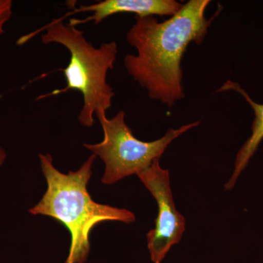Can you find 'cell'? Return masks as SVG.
I'll return each mask as SVG.
<instances>
[{
	"mask_svg": "<svg viewBox=\"0 0 263 263\" xmlns=\"http://www.w3.org/2000/svg\"><path fill=\"white\" fill-rule=\"evenodd\" d=\"M210 3L190 0L162 22L155 16H135L127 41L137 53L126 55L124 65L128 75L146 89L152 100L171 108L184 98L181 62L190 43L202 44L218 15L205 17Z\"/></svg>",
	"mask_w": 263,
	"mask_h": 263,
	"instance_id": "6da1fadb",
	"label": "cell"
},
{
	"mask_svg": "<svg viewBox=\"0 0 263 263\" xmlns=\"http://www.w3.org/2000/svg\"><path fill=\"white\" fill-rule=\"evenodd\" d=\"M48 188L41 201L29 209L34 215L49 216L70 232V251L65 263H84L90 251L89 235L99 223L114 221L133 223L136 216L130 211L98 203L91 199L87 184L92 174L97 156L88 160L75 172H60L49 154L39 155Z\"/></svg>",
	"mask_w": 263,
	"mask_h": 263,
	"instance_id": "7a4b0ae2",
	"label": "cell"
},
{
	"mask_svg": "<svg viewBox=\"0 0 263 263\" xmlns=\"http://www.w3.org/2000/svg\"><path fill=\"white\" fill-rule=\"evenodd\" d=\"M41 33L43 44L62 45L68 50L70 56L67 67L59 70L65 76V87L41 95L37 100L63 94L70 90L79 91L84 99L79 122L84 127H92L94 116L102 112L106 113L112 106L115 92L107 82V75L117 60V43H104L100 47H95L86 41L83 31L54 19L44 27L19 38L17 45L22 46Z\"/></svg>",
	"mask_w": 263,
	"mask_h": 263,
	"instance_id": "3957f363",
	"label": "cell"
},
{
	"mask_svg": "<svg viewBox=\"0 0 263 263\" xmlns=\"http://www.w3.org/2000/svg\"><path fill=\"white\" fill-rule=\"evenodd\" d=\"M96 117L103 128V141L97 144L84 143V146L105 163L102 182L106 185L145 171L155 161L160 160L176 138L200 124V122H195L176 129L171 128L160 139L145 142L134 136L126 124L124 110L118 112L112 119H108L105 112Z\"/></svg>",
	"mask_w": 263,
	"mask_h": 263,
	"instance_id": "277c9868",
	"label": "cell"
},
{
	"mask_svg": "<svg viewBox=\"0 0 263 263\" xmlns=\"http://www.w3.org/2000/svg\"><path fill=\"white\" fill-rule=\"evenodd\" d=\"M155 197L158 205L155 228L147 234L148 249L154 263H161L173 246L179 243L185 231V218L175 205L170 173L157 160L137 175Z\"/></svg>",
	"mask_w": 263,
	"mask_h": 263,
	"instance_id": "5b68a950",
	"label": "cell"
},
{
	"mask_svg": "<svg viewBox=\"0 0 263 263\" xmlns=\"http://www.w3.org/2000/svg\"><path fill=\"white\" fill-rule=\"evenodd\" d=\"M183 4L175 0H104L90 5L72 7L71 11L57 21L63 22L70 15L79 13H91V15L83 19L70 18L69 24L74 27L94 22L100 24L105 18L119 13H133L140 17L173 16L182 8Z\"/></svg>",
	"mask_w": 263,
	"mask_h": 263,
	"instance_id": "8992f818",
	"label": "cell"
},
{
	"mask_svg": "<svg viewBox=\"0 0 263 263\" xmlns=\"http://www.w3.org/2000/svg\"><path fill=\"white\" fill-rule=\"evenodd\" d=\"M235 91L241 95L247 103L254 110V119L252 124V135L245 142L243 146L240 148L235 159L234 171L228 183H226L227 190H232L234 187L235 183L242 171L248 165L249 161L255 154L259 145L263 140V104L254 102L248 93L245 91L238 83L228 80L217 90L219 91Z\"/></svg>",
	"mask_w": 263,
	"mask_h": 263,
	"instance_id": "52a82bcc",
	"label": "cell"
},
{
	"mask_svg": "<svg viewBox=\"0 0 263 263\" xmlns=\"http://www.w3.org/2000/svg\"><path fill=\"white\" fill-rule=\"evenodd\" d=\"M13 14V2L0 0V35L4 34L5 27Z\"/></svg>",
	"mask_w": 263,
	"mask_h": 263,
	"instance_id": "ba28073f",
	"label": "cell"
},
{
	"mask_svg": "<svg viewBox=\"0 0 263 263\" xmlns=\"http://www.w3.org/2000/svg\"><path fill=\"white\" fill-rule=\"evenodd\" d=\"M7 159V153L5 149L0 148V167L3 165Z\"/></svg>",
	"mask_w": 263,
	"mask_h": 263,
	"instance_id": "9c48e42d",
	"label": "cell"
}]
</instances>
